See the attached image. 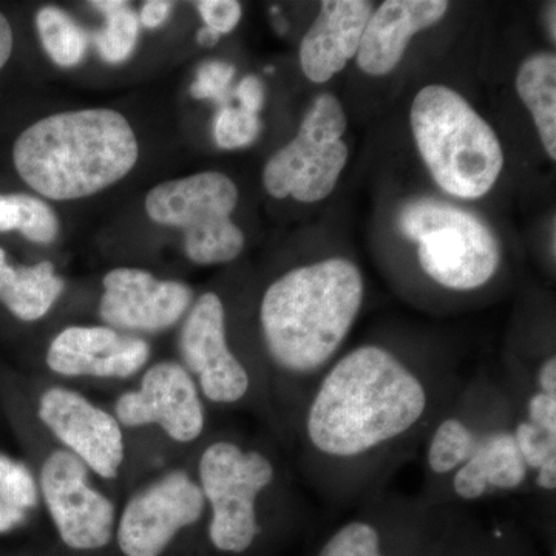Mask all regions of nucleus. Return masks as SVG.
Returning <instances> with one entry per match:
<instances>
[{"mask_svg": "<svg viewBox=\"0 0 556 556\" xmlns=\"http://www.w3.org/2000/svg\"><path fill=\"white\" fill-rule=\"evenodd\" d=\"M422 382L393 353L367 345L340 358L318 387L306 431L332 457H356L407 433L426 413Z\"/></svg>", "mask_w": 556, "mask_h": 556, "instance_id": "1", "label": "nucleus"}, {"mask_svg": "<svg viewBox=\"0 0 556 556\" xmlns=\"http://www.w3.org/2000/svg\"><path fill=\"white\" fill-rule=\"evenodd\" d=\"M364 295V277L350 260L289 270L266 289L260 306L270 358L292 375L324 367L350 334Z\"/></svg>", "mask_w": 556, "mask_h": 556, "instance_id": "2", "label": "nucleus"}, {"mask_svg": "<svg viewBox=\"0 0 556 556\" xmlns=\"http://www.w3.org/2000/svg\"><path fill=\"white\" fill-rule=\"evenodd\" d=\"M21 178L51 200L93 195L126 177L138 161L129 121L109 109L58 113L33 124L14 142Z\"/></svg>", "mask_w": 556, "mask_h": 556, "instance_id": "3", "label": "nucleus"}, {"mask_svg": "<svg viewBox=\"0 0 556 556\" xmlns=\"http://www.w3.org/2000/svg\"><path fill=\"white\" fill-rule=\"evenodd\" d=\"M413 137L439 188L477 200L496 185L504 167L500 138L457 91L431 84L416 94L409 112Z\"/></svg>", "mask_w": 556, "mask_h": 556, "instance_id": "4", "label": "nucleus"}, {"mask_svg": "<svg viewBox=\"0 0 556 556\" xmlns=\"http://www.w3.org/2000/svg\"><path fill=\"white\" fill-rule=\"evenodd\" d=\"M402 236L417 243L424 273L441 287L471 291L484 287L501 263L493 230L477 215L433 199H419L399 214Z\"/></svg>", "mask_w": 556, "mask_h": 556, "instance_id": "5", "label": "nucleus"}, {"mask_svg": "<svg viewBox=\"0 0 556 556\" xmlns=\"http://www.w3.org/2000/svg\"><path fill=\"white\" fill-rule=\"evenodd\" d=\"M239 189L218 172L161 182L150 190L146 211L152 222L185 233L186 255L197 265L229 263L241 254L244 236L230 215Z\"/></svg>", "mask_w": 556, "mask_h": 556, "instance_id": "6", "label": "nucleus"}, {"mask_svg": "<svg viewBox=\"0 0 556 556\" xmlns=\"http://www.w3.org/2000/svg\"><path fill=\"white\" fill-rule=\"evenodd\" d=\"M348 118L342 102L321 93L313 102L299 134L266 163L263 185L274 199L317 203L331 195L345 169L350 149L342 141Z\"/></svg>", "mask_w": 556, "mask_h": 556, "instance_id": "7", "label": "nucleus"}, {"mask_svg": "<svg viewBox=\"0 0 556 556\" xmlns=\"http://www.w3.org/2000/svg\"><path fill=\"white\" fill-rule=\"evenodd\" d=\"M273 463L229 441L207 445L199 463L200 489L211 507L208 538L222 552L241 554L260 532L258 496L274 481Z\"/></svg>", "mask_w": 556, "mask_h": 556, "instance_id": "8", "label": "nucleus"}, {"mask_svg": "<svg viewBox=\"0 0 556 556\" xmlns=\"http://www.w3.org/2000/svg\"><path fill=\"white\" fill-rule=\"evenodd\" d=\"M40 495L62 543L73 551L105 547L115 529V506L89 482V470L67 450H54L43 460Z\"/></svg>", "mask_w": 556, "mask_h": 556, "instance_id": "9", "label": "nucleus"}, {"mask_svg": "<svg viewBox=\"0 0 556 556\" xmlns=\"http://www.w3.org/2000/svg\"><path fill=\"white\" fill-rule=\"evenodd\" d=\"M206 501L199 482L174 470L130 497L116 538L126 556H160L186 527L203 517Z\"/></svg>", "mask_w": 556, "mask_h": 556, "instance_id": "10", "label": "nucleus"}, {"mask_svg": "<svg viewBox=\"0 0 556 556\" xmlns=\"http://www.w3.org/2000/svg\"><path fill=\"white\" fill-rule=\"evenodd\" d=\"M38 416L64 450L102 479L118 478L126 441L115 416L64 387H51L39 399Z\"/></svg>", "mask_w": 556, "mask_h": 556, "instance_id": "11", "label": "nucleus"}, {"mask_svg": "<svg viewBox=\"0 0 556 556\" xmlns=\"http://www.w3.org/2000/svg\"><path fill=\"white\" fill-rule=\"evenodd\" d=\"M115 417L124 427H160L179 444L197 441L206 424L195 380L181 364L172 361L152 365L137 390L121 394Z\"/></svg>", "mask_w": 556, "mask_h": 556, "instance_id": "12", "label": "nucleus"}, {"mask_svg": "<svg viewBox=\"0 0 556 556\" xmlns=\"http://www.w3.org/2000/svg\"><path fill=\"white\" fill-rule=\"evenodd\" d=\"M179 353L207 401L236 404L247 396L251 379L230 351L225 306L214 292L201 295L190 308L179 332Z\"/></svg>", "mask_w": 556, "mask_h": 556, "instance_id": "13", "label": "nucleus"}, {"mask_svg": "<svg viewBox=\"0 0 556 556\" xmlns=\"http://www.w3.org/2000/svg\"><path fill=\"white\" fill-rule=\"evenodd\" d=\"M100 316L110 328L159 332L177 324L192 305L188 285L159 280L148 270L116 268L102 280Z\"/></svg>", "mask_w": 556, "mask_h": 556, "instance_id": "14", "label": "nucleus"}, {"mask_svg": "<svg viewBox=\"0 0 556 556\" xmlns=\"http://www.w3.org/2000/svg\"><path fill=\"white\" fill-rule=\"evenodd\" d=\"M146 340L110 327H68L50 342L47 365L64 378L127 379L148 364Z\"/></svg>", "mask_w": 556, "mask_h": 556, "instance_id": "15", "label": "nucleus"}, {"mask_svg": "<svg viewBox=\"0 0 556 556\" xmlns=\"http://www.w3.org/2000/svg\"><path fill=\"white\" fill-rule=\"evenodd\" d=\"M372 11V3L365 0L320 3L316 21L303 36L299 51L302 72L311 83H328L357 56Z\"/></svg>", "mask_w": 556, "mask_h": 556, "instance_id": "16", "label": "nucleus"}, {"mask_svg": "<svg viewBox=\"0 0 556 556\" xmlns=\"http://www.w3.org/2000/svg\"><path fill=\"white\" fill-rule=\"evenodd\" d=\"M445 0H387L371 17L362 36L357 65L365 75L386 76L404 58L417 33L437 25L447 13Z\"/></svg>", "mask_w": 556, "mask_h": 556, "instance_id": "17", "label": "nucleus"}, {"mask_svg": "<svg viewBox=\"0 0 556 556\" xmlns=\"http://www.w3.org/2000/svg\"><path fill=\"white\" fill-rule=\"evenodd\" d=\"M526 478L527 467L514 434L496 431L477 442L471 456L457 468L453 489L457 496L471 501L490 489H517Z\"/></svg>", "mask_w": 556, "mask_h": 556, "instance_id": "18", "label": "nucleus"}, {"mask_svg": "<svg viewBox=\"0 0 556 556\" xmlns=\"http://www.w3.org/2000/svg\"><path fill=\"white\" fill-rule=\"evenodd\" d=\"M64 287L62 277L54 273L53 263L14 268L7 263L5 251L0 249V302L13 316L24 321L47 316Z\"/></svg>", "mask_w": 556, "mask_h": 556, "instance_id": "19", "label": "nucleus"}, {"mask_svg": "<svg viewBox=\"0 0 556 556\" xmlns=\"http://www.w3.org/2000/svg\"><path fill=\"white\" fill-rule=\"evenodd\" d=\"M517 90L532 113L541 142L551 160H556V58L536 53L518 70Z\"/></svg>", "mask_w": 556, "mask_h": 556, "instance_id": "20", "label": "nucleus"}, {"mask_svg": "<svg viewBox=\"0 0 556 556\" xmlns=\"http://www.w3.org/2000/svg\"><path fill=\"white\" fill-rule=\"evenodd\" d=\"M40 42L50 60L60 67L70 68L84 60L87 35L83 28L56 7H43L36 14Z\"/></svg>", "mask_w": 556, "mask_h": 556, "instance_id": "21", "label": "nucleus"}, {"mask_svg": "<svg viewBox=\"0 0 556 556\" xmlns=\"http://www.w3.org/2000/svg\"><path fill=\"white\" fill-rule=\"evenodd\" d=\"M38 501L39 489L31 471L20 460L0 455V533L24 522Z\"/></svg>", "mask_w": 556, "mask_h": 556, "instance_id": "22", "label": "nucleus"}, {"mask_svg": "<svg viewBox=\"0 0 556 556\" xmlns=\"http://www.w3.org/2000/svg\"><path fill=\"white\" fill-rule=\"evenodd\" d=\"M105 16L104 30L93 36L94 46L105 61L112 64L126 61L137 46L139 20L123 0L91 2Z\"/></svg>", "mask_w": 556, "mask_h": 556, "instance_id": "23", "label": "nucleus"}, {"mask_svg": "<svg viewBox=\"0 0 556 556\" xmlns=\"http://www.w3.org/2000/svg\"><path fill=\"white\" fill-rule=\"evenodd\" d=\"M477 438L459 419H447L438 427L428 447V466L438 475L459 468L477 447Z\"/></svg>", "mask_w": 556, "mask_h": 556, "instance_id": "24", "label": "nucleus"}, {"mask_svg": "<svg viewBox=\"0 0 556 556\" xmlns=\"http://www.w3.org/2000/svg\"><path fill=\"white\" fill-rule=\"evenodd\" d=\"M262 131V121L255 113L241 108L223 105L214 124V138L222 149L247 148Z\"/></svg>", "mask_w": 556, "mask_h": 556, "instance_id": "25", "label": "nucleus"}, {"mask_svg": "<svg viewBox=\"0 0 556 556\" xmlns=\"http://www.w3.org/2000/svg\"><path fill=\"white\" fill-rule=\"evenodd\" d=\"M318 556H382L378 530L367 522H350L328 540Z\"/></svg>", "mask_w": 556, "mask_h": 556, "instance_id": "26", "label": "nucleus"}, {"mask_svg": "<svg viewBox=\"0 0 556 556\" xmlns=\"http://www.w3.org/2000/svg\"><path fill=\"white\" fill-rule=\"evenodd\" d=\"M21 212L20 232L33 243L47 244L56 239L60 222L49 204L35 197L16 193Z\"/></svg>", "mask_w": 556, "mask_h": 556, "instance_id": "27", "label": "nucleus"}, {"mask_svg": "<svg viewBox=\"0 0 556 556\" xmlns=\"http://www.w3.org/2000/svg\"><path fill=\"white\" fill-rule=\"evenodd\" d=\"M233 76H236V68L228 62H204L197 72V79L190 87V94L197 100H214L226 104Z\"/></svg>", "mask_w": 556, "mask_h": 556, "instance_id": "28", "label": "nucleus"}, {"mask_svg": "<svg viewBox=\"0 0 556 556\" xmlns=\"http://www.w3.org/2000/svg\"><path fill=\"white\" fill-rule=\"evenodd\" d=\"M514 438L526 467L538 470L548 457L556 456V434L533 426L529 420L519 424Z\"/></svg>", "mask_w": 556, "mask_h": 556, "instance_id": "29", "label": "nucleus"}, {"mask_svg": "<svg viewBox=\"0 0 556 556\" xmlns=\"http://www.w3.org/2000/svg\"><path fill=\"white\" fill-rule=\"evenodd\" d=\"M195 5L206 27L219 36L228 35L241 20V5L236 0H201Z\"/></svg>", "mask_w": 556, "mask_h": 556, "instance_id": "30", "label": "nucleus"}, {"mask_svg": "<svg viewBox=\"0 0 556 556\" xmlns=\"http://www.w3.org/2000/svg\"><path fill=\"white\" fill-rule=\"evenodd\" d=\"M529 422L533 426L543 428L548 433L556 434V397L547 396L544 393H536L530 399Z\"/></svg>", "mask_w": 556, "mask_h": 556, "instance_id": "31", "label": "nucleus"}, {"mask_svg": "<svg viewBox=\"0 0 556 556\" xmlns=\"http://www.w3.org/2000/svg\"><path fill=\"white\" fill-rule=\"evenodd\" d=\"M236 94L239 98L240 108L255 113V115H258L265 104V86L257 76H247L241 79Z\"/></svg>", "mask_w": 556, "mask_h": 556, "instance_id": "32", "label": "nucleus"}, {"mask_svg": "<svg viewBox=\"0 0 556 556\" xmlns=\"http://www.w3.org/2000/svg\"><path fill=\"white\" fill-rule=\"evenodd\" d=\"M174 3L164 2V0H150L142 7L141 14H139V21L144 27L156 28L169 16L170 9Z\"/></svg>", "mask_w": 556, "mask_h": 556, "instance_id": "33", "label": "nucleus"}, {"mask_svg": "<svg viewBox=\"0 0 556 556\" xmlns=\"http://www.w3.org/2000/svg\"><path fill=\"white\" fill-rule=\"evenodd\" d=\"M21 212L16 195H0V232L20 230Z\"/></svg>", "mask_w": 556, "mask_h": 556, "instance_id": "34", "label": "nucleus"}, {"mask_svg": "<svg viewBox=\"0 0 556 556\" xmlns=\"http://www.w3.org/2000/svg\"><path fill=\"white\" fill-rule=\"evenodd\" d=\"M540 393L556 397V357L547 358L538 372Z\"/></svg>", "mask_w": 556, "mask_h": 556, "instance_id": "35", "label": "nucleus"}, {"mask_svg": "<svg viewBox=\"0 0 556 556\" xmlns=\"http://www.w3.org/2000/svg\"><path fill=\"white\" fill-rule=\"evenodd\" d=\"M13 51V30L10 22L0 13V70L5 67Z\"/></svg>", "mask_w": 556, "mask_h": 556, "instance_id": "36", "label": "nucleus"}, {"mask_svg": "<svg viewBox=\"0 0 556 556\" xmlns=\"http://www.w3.org/2000/svg\"><path fill=\"white\" fill-rule=\"evenodd\" d=\"M536 485L554 492L556 489V456L548 457L546 463L538 468Z\"/></svg>", "mask_w": 556, "mask_h": 556, "instance_id": "37", "label": "nucleus"}, {"mask_svg": "<svg viewBox=\"0 0 556 556\" xmlns=\"http://www.w3.org/2000/svg\"><path fill=\"white\" fill-rule=\"evenodd\" d=\"M197 40H199L200 46L214 47L219 40V35L211 28L203 27L197 33Z\"/></svg>", "mask_w": 556, "mask_h": 556, "instance_id": "38", "label": "nucleus"}]
</instances>
